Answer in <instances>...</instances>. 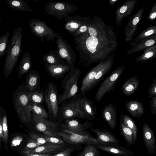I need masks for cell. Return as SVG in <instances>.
Listing matches in <instances>:
<instances>
[{
  "label": "cell",
  "mask_w": 156,
  "mask_h": 156,
  "mask_svg": "<svg viewBox=\"0 0 156 156\" xmlns=\"http://www.w3.org/2000/svg\"><path fill=\"white\" fill-rule=\"evenodd\" d=\"M80 60L85 66L106 58L117 49L118 43L113 28L101 18L94 16L84 34L73 36Z\"/></svg>",
  "instance_id": "6da1fadb"
},
{
  "label": "cell",
  "mask_w": 156,
  "mask_h": 156,
  "mask_svg": "<svg viewBox=\"0 0 156 156\" xmlns=\"http://www.w3.org/2000/svg\"><path fill=\"white\" fill-rule=\"evenodd\" d=\"M114 57V54L108 56L87 73L81 82V95H85L92 90L111 69Z\"/></svg>",
  "instance_id": "7a4b0ae2"
},
{
  "label": "cell",
  "mask_w": 156,
  "mask_h": 156,
  "mask_svg": "<svg viewBox=\"0 0 156 156\" xmlns=\"http://www.w3.org/2000/svg\"><path fill=\"white\" fill-rule=\"evenodd\" d=\"M23 30L20 26L13 31L6 51L5 60L4 73L7 78L15 68L22 51Z\"/></svg>",
  "instance_id": "3957f363"
},
{
  "label": "cell",
  "mask_w": 156,
  "mask_h": 156,
  "mask_svg": "<svg viewBox=\"0 0 156 156\" xmlns=\"http://www.w3.org/2000/svg\"><path fill=\"white\" fill-rule=\"evenodd\" d=\"M30 91L24 82L18 87L12 95L14 108L17 116L24 124H29L32 120L29 107Z\"/></svg>",
  "instance_id": "277c9868"
},
{
  "label": "cell",
  "mask_w": 156,
  "mask_h": 156,
  "mask_svg": "<svg viewBox=\"0 0 156 156\" xmlns=\"http://www.w3.org/2000/svg\"><path fill=\"white\" fill-rule=\"evenodd\" d=\"M79 69L72 67L68 73L62 81L61 87L63 88L62 93L58 96V104L62 105L66 102L67 100L74 96L78 91V82L81 74Z\"/></svg>",
  "instance_id": "5b68a950"
},
{
  "label": "cell",
  "mask_w": 156,
  "mask_h": 156,
  "mask_svg": "<svg viewBox=\"0 0 156 156\" xmlns=\"http://www.w3.org/2000/svg\"><path fill=\"white\" fill-rule=\"evenodd\" d=\"M29 25L31 32L42 42L44 40L49 42L54 41L59 34L48 26L45 22L40 20L32 19Z\"/></svg>",
  "instance_id": "8992f818"
},
{
  "label": "cell",
  "mask_w": 156,
  "mask_h": 156,
  "mask_svg": "<svg viewBox=\"0 0 156 156\" xmlns=\"http://www.w3.org/2000/svg\"><path fill=\"white\" fill-rule=\"evenodd\" d=\"M80 97V94H76L69 99L67 102L62 105L60 112L58 114L60 113L61 117L65 120L74 118L87 119L79 104Z\"/></svg>",
  "instance_id": "52a82bcc"
},
{
  "label": "cell",
  "mask_w": 156,
  "mask_h": 156,
  "mask_svg": "<svg viewBox=\"0 0 156 156\" xmlns=\"http://www.w3.org/2000/svg\"><path fill=\"white\" fill-rule=\"evenodd\" d=\"M77 7L69 2H49L45 5V10L49 15L61 20L74 13L77 10Z\"/></svg>",
  "instance_id": "ba28073f"
},
{
  "label": "cell",
  "mask_w": 156,
  "mask_h": 156,
  "mask_svg": "<svg viewBox=\"0 0 156 156\" xmlns=\"http://www.w3.org/2000/svg\"><path fill=\"white\" fill-rule=\"evenodd\" d=\"M125 68L124 65L119 66L101 83L95 95V100L100 102L105 95L113 90Z\"/></svg>",
  "instance_id": "9c48e42d"
},
{
  "label": "cell",
  "mask_w": 156,
  "mask_h": 156,
  "mask_svg": "<svg viewBox=\"0 0 156 156\" xmlns=\"http://www.w3.org/2000/svg\"><path fill=\"white\" fill-rule=\"evenodd\" d=\"M62 131V132L58 133V135L65 141L71 144L96 145L108 143L101 141L90 134L84 135L76 134L65 129Z\"/></svg>",
  "instance_id": "30bf717a"
},
{
  "label": "cell",
  "mask_w": 156,
  "mask_h": 156,
  "mask_svg": "<svg viewBox=\"0 0 156 156\" xmlns=\"http://www.w3.org/2000/svg\"><path fill=\"white\" fill-rule=\"evenodd\" d=\"M58 96L57 86L52 82L49 83L44 92V99L49 113L54 118L58 111Z\"/></svg>",
  "instance_id": "8fae6325"
},
{
  "label": "cell",
  "mask_w": 156,
  "mask_h": 156,
  "mask_svg": "<svg viewBox=\"0 0 156 156\" xmlns=\"http://www.w3.org/2000/svg\"><path fill=\"white\" fill-rule=\"evenodd\" d=\"M55 42L58 51L61 57L71 67L74 66L76 59L75 52L67 41L59 34Z\"/></svg>",
  "instance_id": "7c38bea8"
},
{
  "label": "cell",
  "mask_w": 156,
  "mask_h": 156,
  "mask_svg": "<svg viewBox=\"0 0 156 156\" xmlns=\"http://www.w3.org/2000/svg\"><path fill=\"white\" fill-rule=\"evenodd\" d=\"M33 117L37 131L47 136H55L57 135L54 130L58 126L57 123L40 117L33 113Z\"/></svg>",
  "instance_id": "4fadbf2b"
},
{
  "label": "cell",
  "mask_w": 156,
  "mask_h": 156,
  "mask_svg": "<svg viewBox=\"0 0 156 156\" xmlns=\"http://www.w3.org/2000/svg\"><path fill=\"white\" fill-rule=\"evenodd\" d=\"M90 122L88 121H86L82 123L77 119H72L65 120L61 126L65 129L73 133L88 135L90 134L86 131V130L90 127Z\"/></svg>",
  "instance_id": "5bb4252c"
},
{
  "label": "cell",
  "mask_w": 156,
  "mask_h": 156,
  "mask_svg": "<svg viewBox=\"0 0 156 156\" xmlns=\"http://www.w3.org/2000/svg\"><path fill=\"white\" fill-rule=\"evenodd\" d=\"M66 23L64 28L73 36L81 27L88 23L91 20L90 17L76 16L65 18Z\"/></svg>",
  "instance_id": "9a60e30c"
},
{
  "label": "cell",
  "mask_w": 156,
  "mask_h": 156,
  "mask_svg": "<svg viewBox=\"0 0 156 156\" xmlns=\"http://www.w3.org/2000/svg\"><path fill=\"white\" fill-rule=\"evenodd\" d=\"M144 11L143 8L139 9L133 15L126 26L125 38L126 42L130 41L132 40L135 32L137 29V25L142 18Z\"/></svg>",
  "instance_id": "2e32d148"
},
{
  "label": "cell",
  "mask_w": 156,
  "mask_h": 156,
  "mask_svg": "<svg viewBox=\"0 0 156 156\" xmlns=\"http://www.w3.org/2000/svg\"><path fill=\"white\" fill-rule=\"evenodd\" d=\"M137 3V0H128L119 6L115 11L117 25H121L123 19L130 15Z\"/></svg>",
  "instance_id": "e0dca14e"
},
{
  "label": "cell",
  "mask_w": 156,
  "mask_h": 156,
  "mask_svg": "<svg viewBox=\"0 0 156 156\" xmlns=\"http://www.w3.org/2000/svg\"><path fill=\"white\" fill-rule=\"evenodd\" d=\"M143 140L145 146L149 153L154 154L156 151V140L152 129L146 123L142 126Z\"/></svg>",
  "instance_id": "ac0fdd59"
},
{
  "label": "cell",
  "mask_w": 156,
  "mask_h": 156,
  "mask_svg": "<svg viewBox=\"0 0 156 156\" xmlns=\"http://www.w3.org/2000/svg\"><path fill=\"white\" fill-rule=\"evenodd\" d=\"M98 149L109 153L119 156H131L133 153L118 144L107 143L96 145Z\"/></svg>",
  "instance_id": "d6986e66"
},
{
  "label": "cell",
  "mask_w": 156,
  "mask_h": 156,
  "mask_svg": "<svg viewBox=\"0 0 156 156\" xmlns=\"http://www.w3.org/2000/svg\"><path fill=\"white\" fill-rule=\"evenodd\" d=\"M156 44V35H153L139 42L134 41L129 43L131 46L129 49L126 51L128 54L144 51L147 48Z\"/></svg>",
  "instance_id": "ffe728a7"
},
{
  "label": "cell",
  "mask_w": 156,
  "mask_h": 156,
  "mask_svg": "<svg viewBox=\"0 0 156 156\" xmlns=\"http://www.w3.org/2000/svg\"><path fill=\"white\" fill-rule=\"evenodd\" d=\"M45 67L51 77L57 79L63 77L65 74L69 72L72 67L68 64L51 65L46 64Z\"/></svg>",
  "instance_id": "44dd1931"
},
{
  "label": "cell",
  "mask_w": 156,
  "mask_h": 156,
  "mask_svg": "<svg viewBox=\"0 0 156 156\" xmlns=\"http://www.w3.org/2000/svg\"><path fill=\"white\" fill-rule=\"evenodd\" d=\"M79 104L84 112L87 119L93 121L95 119L97 111L94 104L85 95H81L79 99Z\"/></svg>",
  "instance_id": "7402d4cb"
},
{
  "label": "cell",
  "mask_w": 156,
  "mask_h": 156,
  "mask_svg": "<svg viewBox=\"0 0 156 156\" xmlns=\"http://www.w3.org/2000/svg\"><path fill=\"white\" fill-rule=\"evenodd\" d=\"M102 117L111 129H114L117 124V109L115 106L109 103L104 107Z\"/></svg>",
  "instance_id": "603a6c76"
},
{
  "label": "cell",
  "mask_w": 156,
  "mask_h": 156,
  "mask_svg": "<svg viewBox=\"0 0 156 156\" xmlns=\"http://www.w3.org/2000/svg\"><path fill=\"white\" fill-rule=\"evenodd\" d=\"M93 125H90L91 130L94 133L97 135V138L103 142L115 144H119V141L115 136L108 130L103 129V131L93 128Z\"/></svg>",
  "instance_id": "cb8c5ba5"
},
{
  "label": "cell",
  "mask_w": 156,
  "mask_h": 156,
  "mask_svg": "<svg viewBox=\"0 0 156 156\" xmlns=\"http://www.w3.org/2000/svg\"><path fill=\"white\" fill-rule=\"evenodd\" d=\"M126 110L133 117L140 118L144 114V110L141 102L133 100L128 102L125 105Z\"/></svg>",
  "instance_id": "d4e9b609"
},
{
  "label": "cell",
  "mask_w": 156,
  "mask_h": 156,
  "mask_svg": "<svg viewBox=\"0 0 156 156\" xmlns=\"http://www.w3.org/2000/svg\"><path fill=\"white\" fill-rule=\"evenodd\" d=\"M40 76L35 70L31 71L26 76L25 85L30 91L40 89Z\"/></svg>",
  "instance_id": "484cf974"
},
{
  "label": "cell",
  "mask_w": 156,
  "mask_h": 156,
  "mask_svg": "<svg viewBox=\"0 0 156 156\" xmlns=\"http://www.w3.org/2000/svg\"><path fill=\"white\" fill-rule=\"evenodd\" d=\"M32 66L30 53L29 51H27L23 53L19 67L18 77L19 79L29 71Z\"/></svg>",
  "instance_id": "4316f807"
},
{
  "label": "cell",
  "mask_w": 156,
  "mask_h": 156,
  "mask_svg": "<svg viewBox=\"0 0 156 156\" xmlns=\"http://www.w3.org/2000/svg\"><path fill=\"white\" fill-rule=\"evenodd\" d=\"M139 82L136 76H133L126 80L122 86L123 94L127 96L134 93L137 89Z\"/></svg>",
  "instance_id": "83f0119b"
},
{
  "label": "cell",
  "mask_w": 156,
  "mask_h": 156,
  "mask_svg": "<svg viewBox=\"0 0 156 156\" xmlns=\"http://www.w3.org/2000/svg\"><path fill=\"white\" fill-rule=\"evenodd\" d=\"M43 61L46 64L51 65H66V62L59 55L58 51L49 50L48 53L42 57Z\"/></svg>",
  "instance_id": "f1b7e54d"
},
{
  "label": "cell",
  "mask_w": 156,
  "mask_h": 156,
  "mask_svg": "<svg viewBox=\"0 0 156 156\" xmlns=\"http://www.w3.org/2000/svg\"><path fill=\"white\" fill-rule=\"evenodd\" d=\"M156 55V44L149 47L144 51V53L135 58L136 63L147 62L154 59Z\"/></svg>",
  "instance_id": "f546056e"
},
{
  "label": "cell",
  "mask_w": 156,
  "mask_h": 156,
  "mask_svg": "<svg viewBox=\"0 0 156 156\" xmlns=\"http://www.w3.org/2000/svg\"><path fill=\"white\" fill-rule=\"evenodd\" d=\"M64 145H56L48 144L40 146L32 150L30 152L39 153H50L63 149Z\"/></svg>",
  "instance_id": "4dcf8cb0"
},
{
  "label": "cell",
  "mask_w": 156,
  "mask_h": 156,
  "mask_svg": "<svg viewBox=\"0 0 156 156\" xmlns=\"http://www.w3.org/2000/svg\"><path fill=\"white\" fill-rule=\"evenodd\" d=\"M7 3L12 9L17 10L32 12L33 10L23 0H7Z\"/></svg>",
  "instance_id": "1f68e13d"
},
{
  "label": "cell",
  "mask_w": 156,
  "mask_h": 156,
  "mask_svg": "<svg viewBox=\"0 0 156 156\" xmlns=\"http://www.w3.org/2000/svg\"><path fill=\"white\" fill-rule=\"evenodd\" d=\"M120 119L123 123L132 131L133 136V139L135 142L137 141V129L134 122L132 119L128 115L122 114Z\"/></svg>",
  "instance_id": "d6a6232c"
},
{
  "label": "cell",
  "mask_w": 156,
  "mask_h": 156,
  "mask_svg": "<svg viewBox=\"0 0 156 156\" xmlns=\"http://www.w3.org/2000/svg\"><path fill=\"white\" fill-rule=\"evenodd\" d=\"M156 34V25H150L142 31L137 35L133 41L135 42H139Z\"/></svg>",
  "instance_id": "836d02e7"
},
{
  "label": "cell",
  "mask_w": 156,
  "mask_h": 156,
  "mask_svg": "<svg viewBox=\"0 0 156 156\" xmlns=\"http://www.w3.org/2000/svg\"><path fill=\"white\" fill-rule=\"evenodd\" d=\"M29 107L32 113L37 116L45 119L48 117L46 110L40 104L30 102Z\"/></svg>",
  "instance_id": "e575fe53"
},
{
  "label": "cell",
  "mask_w": 156,
  "mask_h": 156,
  "mask_svg": "<svg viewBox=\"0 0 156 156\" xmlns=\"http://www.w3.org/2000/svg\"><path fill=\"white\" fill-rule=\"evenodd\" d=\"M101 154L96 145L86 144L82 151L76 156H99Z\"/></svg>",
  "instance_id": "d590c367"
},
{
  "label": "cell",
  "mask_w": 156,
  "mask_h": 156,
  "mask_svg": "<svg viewBox=\"0 0 156 156\" xmlns=\"http://www.w3.org/2000/svg\"><path fill=\"white\" fill-rule=\"evenodd\" d=\"M120 122L121 131L127 144L131 145L135 143L133 134L131 130L124 124L120 119Z\"/></svg>",
  "instance_id": "8d00e7d4"
},
{
  "label": "cell",
  "mask_w": 156,
  "mask_h": 156,
  "mask_svg": "<svg viewBox=\"0 0 156 156\" xmlns=\"http://www.w3.org/2000/svg\"><path fill=\"white\" fill-rule=\"evenodd\" d=\"M29 97L30 102L40 104L44 98V91L40 89L30 91Z\"/></svg>",
  "instance_id": "74e56055"
},
{
  "label": "cell",
  "mask_w": 156,
  "mask_h": 156,
  "mask_svg": "<svg viewBox=\"0 0 156 156\" xmlns=\"http://www.w3.org/2000/svg\"><path fill=\"white\" fill-rule=\"evenodd\" d=\"M9 37V32L0 36V59L6 53Z\"/></svg>",
  "instance_id": "f35d334b"
},
{
  "label": "cell",
  "mask_w": 156,
  "mask_h": 156,
  "mask_svg": "<svg viewBox=\"0 0 156 156\" xmlns=\"http://www.w3.org/2000/svg\"><path fill=\"white\" fill-rule=\"evenodd\" d=\"M42 136L50 144L56 145H64V141L62 139L55 136L44 135Z\"/></svg>",
  "instance_id": "ab89813d"
},
{
  "label": "cell",
  "mask_w": 156,
  "mask_h": 156,
  "mask_svg": "<svg viewBox=\"0 0 156 156\" xmlns=\"http://www.w3.org/2000/svg\"><path fill=\"white\" fill-rule=\"evenodd\" d=\"M30 137L31 138L35 141L39 146L50 144L42 136H39L36 133H31L30 134Z\"/></svg>",
  "instance_id": "60d3db41"
},
{
  "label": "cell",
  "mask_w": 156,
  "mask_h": 156,
  "mask_svg": "<svg viewBox=\"0 0 156 156\" xmlns=\"http://www.w3.org/2000/svg\"><path fill=\"white\" fill-rule=\"evenodd\" d=\"M2 127L3 134L4 138V142H6L8 139V129L7 116L5 113L3 115L2 119Z\"/></svg>",
  "instance_id": "b9f144b4"
},
{
  "label": "cell",
  "mask_w": 156,
  "mask_h": 156,
  "mask_svg": "<svg viewBox=\"0 0 156 156\" xmlns=\"http://www.w3.org/2000/svg\"><path fill=\"white\" fill-rule=\"evenodd\" d=\"M39 146L33 142L30 138L28 140V143L23 148L22 152L24 153L30 152L32 150Z\"/></svg>",
  "instance_id": "7bdbcfd3"
},
{
  "label": "cell",
  "mask_w": 156,
  "mask_h": 156,
  "mask_svg": "<svg viewBox=\"0 0 156 156\" xmlns=\"http://www.w3.org/2000/svg\"><path fill=\"white\" fill-rule=\"evenodd\" d=\"M150 105L151 111L153 115L156 113V96L149 97Z\"/></svg>",
  "instance_id": "ee69618b"
},
{
  "label": "cell",
  "mask_w": 156,
  "mask_h": 156,
  "mask_svg": "<svg viewBox=\"0 0 156 156\" xmlns=\"http://www.w3.org/2000/svg\"><path fill=\"white\" fill-rule=\"evenodd\" d=\"M149 97L156 96V78L152 81L148 91Z\"/></svg>",
  "instance_id": "f6af8a7d"
},
{
  "label": "cell",
  "mask_w": 156,
  "mask_h": 156,
  "mask_svg": "<svg viewBox=\"0 0 156 156\" xmlns=\"http://www.w3.org/2000/svg\"><path fill=\"white\" fill-rule=\"evenodd\" d=\"M73 151V148H67L57 154H51L49 156H70Z\"/></svg>",
  "instance_id": "bcb514c9"
},
{
  "label": "cell",
  "mask_w": 156,
  "mask_h": 156,
  "mask_svg": "<svg viewBox=\"0 0 156 156\" xmlns=\"http://www.w3.org/2000/svg\"><path fill=\"white\" fill-rule=\"evenodd\" d=\"M156 17V3L153 5L151 10L147 17V19L150 21L155 20Z\"/></svg>",
  "instance_id": "7dc6e473"
},
{
  "label": "cell",
  "mask_w": 156,
  "mask_h": 156,
  "mask_svg": "<svg viewBox=\"0 0 156 156\" xmlns=\"http://www.w3.org/2000/svg\"><path fill=\"white\" fill-rule=\"evenodd\" d=\"M91 20V19L88 23L81 27L75 33L73 36L80 35L86 33L87 30L88 25Z\"/></svg>",
  "instance_id": "c3c4849f"
},
{
  "label": "cell",
  "mask_w": 156,
  "mask_h": 156,
  "mask_svg": "<svg viewBox=\"0 0 156 156\" xmlns=\"http://www.w3.org/2000/svg\"><path fill=\"white\" fill-rule=\"evenodd\" d=\"M22 138L19 136L15 137L12 140L11 145L12 146H16L19 145L22 140Z\"/></svg>",
  "instance_id": "681fc988"
},
{
  "label": "cell",
  "mask_w": 156,
  "mask_h": 156,
  "mask_svg": "<svg viewBox=\"0 0 156 156\" xmlns=\"http://www.w3.org/2000/svg\"><path fill=\"white\" fill-rule=\"evenodd\" d=\"M25 156H49L50 153H32L30 152L23 153Z\"/></svg>",
  "instance_id": "f907efd6"
},
{
  "label": "cell",
  "mask_w": 156,
  "mask_h": 156,
  "mask_svg": "<svg viewBox=\"0 0 156 156\" xmlns=\"http://www.w3.org/2000/svg\"><path fill=\"white\" fill-rule=\"evenodd\" d=\"M0 115V144L1 142V138H2L4 141V138L3 134V129L2 127V119L3 115Z\"/></svg>",
  "instance_id": "816d5d0a"
},
{
  "label": "cell",
  "mask_w": 156,
  "mask_h": 156,
  "mask_svg": "<svg viewBox=\"0 0 156 156\" xmlns=\"http://www.w3.org/2000/svg\"><path fill=\"white\" fill-rule=\"evenodd\" d=\"M119 1V0H109L108 4L110 6H112Z\"/></svg>",
  "instance_id": "f5cc1de1"
},
{
  "label": "cell",
  "mask_w": 156,
  "mask_h": 156,
  "mask_svg": "<svg viewBox=\"0 0 156 156\" xmlns=\"http://www.w3.org/2000/svg\"><path fill=\"white\" fill-rule=\"evenodd\" d=\"M5 109L1 105H0V115H3L5 113Z\"/></svg>",
  "instance_id": "db71d44e"
},
{
  "label": "cell",
  "mask_w": 156,
  "mask_h": 156,
  "mask_svg": "<svg viewBox=\"0 0 156 156\" xmlns=\"http://www.w3.org/2000/svg\"><path fill=\"white\" fill-rule=\"evenodd\" d=\"M1 18L0 17V22L1 21Z\"/></svg>",
  "instance_id": "11a10c76"
}]
</instances>
